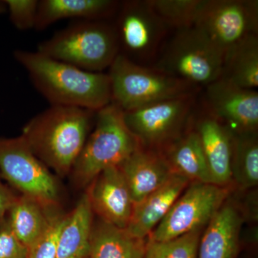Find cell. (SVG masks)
<instances>
[{
  "label": "cell",
  "instance_id": "1",
  "mask_svg": "<svg viewBox=\"0 0 258 258\" xmlns=\"http://www.w3.org/2000/svg\"><path fill=\"white\" fill-rule=\"evenodd\" d=\"M13 55L50 106L98 111L111 103V81L106 73L85 71L37 51L17 50Z\"/></svg>",
  "mask_w": 258,
  "mask_h": 258
},
{
  "label": "cell",
  "instance_id": "2",
  "mask_svg": "<svg viewBox=\"0 0 258 258\" xmlns=\"http://www.w3.org/2000/svg\"><path fill=\"white\" fill-rule=\"evenodd\" d=\"M96 115L86 108L52 105L29 120L21 136L49 169L64 176L82 152Z\"/></svg>",
  "mask_w": 258,
  "mask_h": 258
},
{
  "label": "cell",
  "instance_id": "3",
  "mask_svg": "<svg viewBox=\"0 0 258 258\" xmlns=\"http://www.w3.org/2000/svg\"><path fill=\"white\" fill-rule=\"evenodd\" d=\"M37 52L90 71L103 73L120 53L114 25L106 20H77L40 42Z\"/></svg>",
  "mask_w": 258,
  "mask_h": 258
},
{
  "label": "cell",
  "instance_id": "4",
  "mask_svg": "<svg viewBox=\"0 0 258 258\" xmlns=\"http://www.w3.org/2000/svg\"><path fill=\"white\" fill-rule=\"evenodd\" d=\"M95 123L71 171L81 187L88 186L102 171L119 166L141 147L125 124L123 111L113 103L96 111Z\"/></svg>",
  "mask_w": 258,
  "mask_h": 258
},
{
  "label": "cell",
  "instance_id": "5",
  "mask_svg": "<svg viewBox=\"0 0 258 258\" xmlns=\"http://www.w3.org/2000/svg\"><path fill=\"white\" fill-rule=\"evenodd\" d=\"M111 103L132 111L169 98L195 94L198 87L118 54L108 69Z\"/></svg>",
  "mask_w": 258,
  "mask_h": 258
},
{
  "label": "cell",
  "instance_id": "6",
  "mask_svg": "<svg viewBox=\"0 0 258 258\" xmlns=\"http://www.w3.org/2000/svg\"><path fill=\"white\" fill-rule=\"evenodd\" d=\"M224 57L199 29L177 30L156 69L199 87L216 81L222 74Z\"/></svg>",
  "mask_w": 258,
  "mask_h": 258
},
{
  "label": "cell",
  "instance_id": "7",
  "mask_svg": "<svg viewBox=\"0 0 258 258\" xmlns=\"http://www.w3.org/2000/svg\"><path fill=\"white\" fill-rule=\"evenodd\" d=\"M45 164L34 154L21 135L0 137V176L21 195L35 200L47 210L59 205L58 182Z\"/></svg>",
  "mask_w": 258,
  "mask_h": 258
},
{
  "label": "cell",
  "instance_id": "8",
  "mask_svg": "<svg viewBox=\"0 0 258 258\" xmlns=\"http://www.w3.org/2000/svg\"><path fill=\"white\" fill-rule=\"evenodd\" d=\"M195 103V94L176 97L123 111V118L141 147L158 152L182 135Z\"/></svg>",
  "mask_w": 258,
  "mask_h": 258
},
{
  "label": "cell",
  "instance_id": "9",
  "mask_svg": "<svg viewBox=\"0 0 258 258\" xmlns=\"http://www.w3.org/2000/svg\"><path fill=\"white\" fill-rule=\"evenodd\" d=\"M195 28L203 32L223 57L239 43L257 35V0H203Z\"/></svg>",
  "mask_w": 258,
  "mask_h": 258
},
{
  "label": "cell",
  "instance_id": "10",
  "mask_svg": "<svg viewBox=\"0 0 258 258\" xmlns=\"http://www.w3.org/2000/svg\"><path fill=\"white\" fill-rule=\"evenodd\" d=\"M227 186L193 182L176 200L148 240L166 241L202 229L227 201Z\"/></svg>",
  "mask_w": 258,
  "mask_h": 258
},
{
  "label": "cell",
  "instance_id": "11",
  "mask_svg": "<svg viewBox=\"0 0 258 258\" xmlns=\"http://www.w3.org/2000/svg\"><path fill=\"white\" fill-rule=\"evenodd\" d=\"M115 16L120 53L136 62L154 56L168 27L148 0L122 2Z\"/></svg>",
  "mask_w": 258,
  "mask_h": 258
},
{
  "label": "cell",
  "instance_id": "12",
  "mask_svg": "<svg viewBox=\"0 0 258 258\" xmlns=\"http://www.w3.org/2000/svg\"><path fill=\"white\" fill-rule=\"evenodd\" d=\"M205 109L233 132H257L258 93L220 76L206 86Z\"/></svg>",
  "mask_w": 258,
  "mask_h": 258
},
{
  "label": "cell",
  "instance_id": "13",
  "mask_svg": "<svg viewBox=\"0 0 258 258\" xmlns=\"http://www.w3.org/2000/svg\"><path fill=\"white\" fill-rule=\"evenodd\" d=\"M86 194L93 213L102 221L126 228L134 204L118 166L100 173L88 185Z\"/></svg>",
  "mask_w": 258,
  "mask_h": 258
},
{
  "label": "cell",
  "instance_id": "14",
  "mask_svg": "<svg viewBox=\"0 0 258 258\" xmlns=\"http://www.w3.org/2000/svg\"><path fill=\"white\" fill-rule=\"evenodd\" d=\"M194 129L200 138L212 184L227 186L232 179L233 133L206 109Z\"/></svg>",
  "mask_w": 258,
  "mask_h": 258
},
{
  "label": "cell",
  "instance_id": "15",
  "mask_svg": "<svg viewBox=\"0 0 258 258\" xmlns=\"http://www.w3.org/2000/svg\"><path fill=\"white\" fill-rule=\"evenodd\" d=\"M134 205L165 184L174 174L165 158L157 151L139 147L119 166Z\"/></svg>",
  "mask_w": 258,
  "mask_h": 258
},
{
  "label": "cell",
  "instance_id": "16",
  "mask_svg": "<svg viewBox=\"0 0 258 258\" xmlns=\"http://www.w3.org/2000/svg\"><path fill=\"white\" fill-rule=\"evenodd\" d=\"M189 184V180L174 173L165 184L134 205L125 230L134 237L147 240Z\"/></svg>",
  "mask_w": 258,
  "mask_h": 258
},
{
  "label": "cell",
  "instance_id": "17",
  "mask_svg": "<svg viewBox=\"0 0 258 258\" xmlns=\"http://www.w3.org/2000/svg\"><path fill=\"white\" fill-rule=\"evenodd\" d=\"M242 222L238 208L226 201L200 237L198 258H235Z\"/></svg>",
  "mask_w": 258,
  "mask_h": 258
},
{
  "label": "cell",
  "instance_id": "18",
  "mask_svg": "<svg viewBox=\"0 0 258 258\" xmlns=\"http://www.w3.org/2000/svg\"><path fill=\"white\" fill-rule=\"evenodd\" d=\"M119 5L114 0H40L35 29L43 30L66 19L107 20L116 14Z\"/></svg>",
  "mask_w": 258,
  "mask_h": 258
},
{
  "label": "cell",
  "instance_id": "19",
  "mask_svg": "<svg viewBox=\"0 0 258 258\" xmlns=\"http://www.w3.org/2000/svg\"><path fill=\"white\" fill-rule=\"evenodd\" d=\"M160 153L173 172L192 183L212 184L200 138L195 129L185 132Z\"/></svg>",
  "mask_w": 258,
  "mask_h": 258
},
{
  "label": "cell",
  "instance_id": "20",
  "mask_svg": "<svg viewBox=\"0 0 258 258\" xmlns=\"http://www.w3.org/2000/svg\"><path fill=\"white\" fill-rule=\"evenodd\" d=\"M93 212L84 194L71 213L67 214L58 243L57 258H87L93 230Z\"/></svg>",
  "mask_w": 258,
  "mask_h": 258
},
{
  "label": "cell",
  "instance_id": "21",
  "mask_svg": "<svg viewBox=\"0 0 258 258\" xmlns=\"http://www.w3.org/2000/svg\"><path fill=\"white\" fill-rule=\"evenodd\" d=\"M147 240L100 221L93 226L88 258H144Z\"/></svg>",
  "mask_w": 258,
  "mask_h": 258
},
{
  "label": "cell",
  "instance_id": "22",
  "mask_svg": "<svg viewBox=\"0 0 258 258\" xmlns=\"http://www.w3.org/2000/svg\"><path fill=\"white\" fill-rule=\"evenodd\" d=\"M55 210H47L35 200L20 195L10 208L7 219L17 238L29 249L46 230L51 213Z\"/></svg>",
  "mask_w": 258,
  "mask_h": 258
},
{
  "label": "cell",
  "instance_id": "23",
  "mask_svg": "<svg viewBox=\"0 0 258 258\" xmlns=\"http://www.w3.org/2000/svg\"><path fill=\"white\" fill-rule=\"evenodd\" d=\"M221 76L240 87L257 89V35L247 37L226 54Z\"/></svg>",
  "mask_w": 258,
  "mask_h": 258
},
{
  "label": "cell",
  "instance_id": "24",
  "mask_svg": "<svg viewBox=\"0 0 258 258\" xmlns=\"http://www.w3.org/2000/svg\"><path fill=\"white\" fill-rule=\"evenodd\" d=\"M232 133V179L242 189L254 187L258 183L257 132Z\"/></svg>",
  "mask_w": 258,
  "mask_h": 258
},
{
  "label": "cell",
  "instance_id": "25",
  "mask_svg": "<svg viewBox=\"0 0 258 258\" xmlns=\"http://www.w3.org/2000/svg\"><path fill=\"white\" fill-rule=\"evenodd\" d=\"M168 28H192L203 0H148Z\"/></svg>",
  "mask_w": 258,
  "mask_h": 258
},
{
  "label": "cell",
  "instance_id": "26",
  "mask_svg": "<svg viewBox=\"0 0 258 258\" xmlns=\"http://www.w3.org/2000/svg\"><path fill=\"white\" fill-rule=\"evenodd\" d=\"M201 229L172 240H147L144 258H198Z\"/></svg>",
  "mask_w": 258,
  "mask_h": 258
},
{
  "label": "cell",
  "instance_id": "27",
  "mask_svg": "<svg viewBox=\"0 0 258 258\" xmlns=\"http://www.w3.org/2000/svg\"><path fill=\"white\" fill-rule=\"evenodd\" d=\"M67 215L53 211L46 230L28 249L27 258H57V243Z\"/></svg>",
  "mask_w": 258,
  "mask_h": 258
},
{
  "label": "cell",
  "instance_id": "28",
  "mask_svg": "<svg viewBox=\"0 0 258 258\" xmlns=\"http://www.w3.org/2000/svg\"><path fill=\"white\" fill-rule=\"evenodd\" d=\"M10 21L19 30L35 29L39 0H3Z\"/></svg>",
  "mask_w": 258,
  "mask_h": 258
},
{
  "label": "cell",
  "instance_id": "29",
  "mask_svg": "<svg viewBox=\"0 0 258 258\" xmlns=\"http://www.w3.org/2000/svg\"><path fill=\"white\" fill-rule=\"evenodd\" d=\"M28 249L17 238L7 216L0 222V258H27Z\"/></svg>",
  "mask_w": 258,
  "mask_h": 258
},
{
  "label": "cell",
  "instance_id": "30",
  "mask_svg": "<svg viewBox=\"0 0 258 258\" xmlns=\"http://www.w3.org/2000/svg\"><path fill=\"white\" fill-rule=\"evenodd\" d=\"M0 176V222L6 217L17 197L2 181Z\"/></svg>",
  "mask_w": 258,
  "mask_h": 258
},
{
  "label": "cell",
  "instance_id": "31",
  "mask_svg": "<svg viewBox=\"0 0 258 258\" xmlns=\"http://www.w3.org/2000/svg\"><path fill=\"white\" fill-rule=\"evenodd\" d=\"M7 12L6 5H5L4 1H0V15L4 14Z\"/></svg>",
  "mask_w": 258,
  "mask_h": 258
},
{
  "label": "cell",
  "instance_id": "32",
  "mask_svg": "<svg viewBox=\"0 0 258 258\" xmlns=\"http://www.w3.org/2000/svg\"><path fill=\"white\" fill-rule=\"evenodd\" d=\"M87 258H88V257Z\"/></svg>",
  "mask_w": 258,
  "mask_h": 258
}]
</instances>
